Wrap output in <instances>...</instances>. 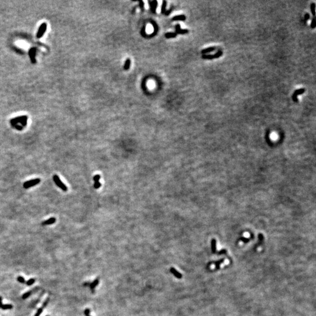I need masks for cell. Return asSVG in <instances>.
Segmentation results:
<instances>
[{"mask_svg": "<svg viewBox=\"0 0 316 316\" xmlns=\"http://www.w3.org/2000/svg\"><path fill=\"white\" fill-rule=\"evenodd\" d=\"M223 52L221 50H218L214 54H203L202 59L206 60H212L214 59L219 58L223 55Z\"/></svg>", "mask_w": 316, "mask_h": 316, "instance_id": "1", "label": "cell"}, {"mask_svg": "<svg viewBox=\"0 0 316 316\" xmlns=\"http://www.w3.org/2000/svg\"><path fill=\"white\" fill-rule=\"evenodd\" d=\"M53 180L54 182H55L56 184L63 191H67V186L65 184H63V183H62V182L60 180L59 177L58 175H54L53 176Z\"/></svg>", "mask_w": 316, "mask_h": 316, "instance_id": "2", "label": "cell"}, {"mask_svg": "<svg viewBox=\"0 0 316 316\" xmlns=\"http://www.w3.org/2000/svg\"><path fill=\"white\" fill-rule=\"evenodd\" d=\"M46 29H47V24L46 23H43L41 25L39 26V29H38L37 34H36V38L38 39H40L41 38L43 35H44L45 32L46 31Z\"/></svg>", "mask_w": 316, "mask_h": 316, "instance_id": "3", "label": "cell"}, {"mask_svg": "<svg viewBox=\"0 0 316 316\" xmlns=\"http://www.w3.org/2000/svg\"><path fill=\"white\" fill-rule=\"evenodd\" d=\"M26 119H28V117L26 116V115H23V116L18 117L15 118H13V119H11L10 122L12 126H14L15 125L18 124V123L21 124L23 121L26 120Z\"/></svg>", "mask_w": 316, "mask_h": 316, "instance_id": "4", "label": "cell"}, {"mask_svg": "<svg viewBox=\"0 0 316 316\" xmlns=\"http://www.w3.org/2000/svg\"><path fill=\"white\" fill-rule=\"evenodd\" d=\"M40 182V180L39 179H33V180H31L27 181V182H25V183H24V187L25 189H28V188L32 187V186H35V185L38 184L39 182Z\"/></svg>", "mask_w": 316, "mask_h": 316, "instance_id": "5", "label": "cell"}, {"mask_svg": "<svg viewBox=\"0 0 316 316\" xmlns=\"http://www.w3.org/2000/svg\"><path fill=\"white\" fill-rule=\"evenodd\" d=\"M304 92H305V88H304L296 90L294 92L292 96V99L293 100V101L295 102V103H297V102L299 101V100H298V99H297V97L299 96V95H301L302 94H303Z\"/></svg>", "mask_w": 316, "mask_h": 316, "instance_id": "6", "label": "cell"}, {"mask_svg": "<svg viewBox=\"0 0 316 316\" xmlns=\"http://www.w3.org/2000/svg\"><path fill=\"white\" fill-rule=\"evenodd\" d=\"M29 56L31 62H32L33 64L36 63V58H35V56H36V49H35V48L32 47V48L30 49L29 50Z\"/></svg>", "mask_w": 316, "mask_h": 316, "instance_id": "7", "label": "cell"}, {"mask_svg": "<svg viewBox=\"0 0 316 316\" xmlns=\"http://www.w3.org/2000/svg\"><path fill=\"white\" fill-rule=\"evenodd\" d=\"M148 2H149L151 11L153 13H156V8H157V7L158 5V1H156V0H153V1H150L149 0V1H148Z\"/></svg>", "mask_w": 316, "mask_h": 316, "instance_id": "8", "label": "cell"}, {"mask_svg": "<svg viewBox=\"0 0 316 316\" xmlns=\"http://www.w3.org/2000/svg\"><path fill=\"white\" fill-rule=\"evenodd\" d=\"M175 31L177 34H180V35H185L189 33V30L187 29H181V26L180 24H176L175 26Z\"/></svg>", "mask_w": 316, "mask_h": 316, "instance_id": "9", "label": "cell"}, {"mask_svg": "<svg viewBox=\"0 0 316 316\" xmlns=\"http://www.w3.org/2000/svg\"><path fill=\"white\" fill-rule=\"evenodd\" d=\"M100 176L99 175H96L94 176V188L96 189H99L100 187V186H101V184L100 183Z\"/></svg>", "mask_w": 316, "mask_h": 316, "instance_id": "10", "label": "cell"}, {"mask_svg": "<svg viewBox=\"0 0 316 316\" xmlns=\"http://www.w3.org/2000/svg\"><path fill=\"white\" fill-rule=\"evenodd\" d=\"M217 49V46H211V47H208L207 48H205L201 50V53L203 54H206L207 53H211L212 52L215 51Z\"/></svg>", "mask_w": 316, "mask_h": 316, "instance_id": "11", "label": "cell"}, {"mask_svg": "<svg viewBox=\"0 0 316 316\" xmlns=\"http://www.w3.org/2000/svg\"><path fill=\"white\" fill-rule=\"evenodd\" d=\"M0 308L2 309V310H10L13 309V306L12 304H4L2 302V297L0 296Z\"/></svg>", "mask_w": 316, "mask_h": 316, "instance_id": "12", "label": "cell"}, {"mask_svg": "<svg viewBox=\"0 0 316 316\" xmlns=\"http://www.w3.org/2000/svg\"><path fill=\"white\" fill-rule=\"evenodd\" d=\"M186 17L184 15H179L172 18V21H186Z\"/></svg>", "mask_w": 316, "mask_h": 316, "instance_id": "13", "label": "cell"}, {"mask_svg": "<svg viewBox=\"0 0 316 316\" xmlns=\"http://www.w3.org/2000/svg\"><path fill=\"white\" fill-rule=\"evenodd\" d=\"M170 270H171V273H172L176 277H177V278L181 279L182 277V275L181 274V273H180L179 272L174 268H171V269H170Z\"/></svg>", "mask_w": 316, "mask_h": 316, "instance_id": "14", "label": "cell"}, {"mask_svg": "<svg viewBox=\"0 0 316 316\" xmlns=\"http://www.w3.org/2000/svg\"><path fill=\"white\" fill-rule=\"evenodd\" d=\"M55 222H56V218H55L52 217V218H50L47 219V220L43 221V223H42V224L43 225H51V224H53V223H55Z\"/></svg>", "mask_w": 316, "mask_h": 316, "instance_id": "15", "label": "cell"}, {"mask_svg": "<svg viewBox=\"0 0 316 316\" xmlns=\"http://www.w3.org/2000/svg\"><path fill=\"white\" fill-rule=\"evenodd\" d=\"M131 59L129 58L126 59V60H125V63H124V69L125 70H128L129 69H130L131 67Z\"/></svg>", "mask_w": 316, "mask_h": 316, "instance_id": "16", "label": "cell"}, {"mask_svg": "<svg viewBox=\"0 0 316 316\" xmlns=\"http://www.w3.org/2000/svg\"><path fill=\"white\" fill-rule=\"evenodd\" d=\"M177 35H178V34L176 33V32H167V33L165 35V36L167 39H171V38H176Z\"/></svg>", "mask_w": 316, "mask_h": 316, "instance_id": "17", "label": "cell"}, {"mask_svg": "<svg viewBox=\"0 0 316 316\" xmlns=\"http://www.w3.org/2000/svg\"><path fill=\"white\" fill-rule=\"evenodd\" d=\"M166 7H167V1L165 0H163L161 6V13L162 14H164L165 12L166 11Z\"/></svg>", "mask_w": 316, "mask_h": 316, "instance_id": "18", "label": "cell"}, {"mask_svg": "<svg viewBox=\"0 0 316 316\" xmlns=\"http://www.w3.org/2000/svg\"><path fill=\"white\" fill-rule=\"evenodd\" d=\"M99 279H95L94 281L93 282H92V283H91V284H90L91 289H92V292H94V289H95V287H96L98 285V284H99Z\"/></svg>", "mask_w": 316, "mask_h": 316, "instance_id": "19", "label": "cell"}, {"mask_svg": "<svg viewBox=\"0 0 316 316\" xmlns=\"http://www.w3.org/2000/svg\"><path fill=\"white\" fill-rule=\"evenodd\" d=\"M310 9H311V12L312 13V14L313 15L314 17H315L316 15V4L315 3H312L310 5Z\"/></svg>", "mask_w": 316, "mask_h": 316, "instance_id": "20", "label": "cell"}, {"mask_svg": "<svg viewBox=\"0 0 316 316\" xmlns=\"http://www.w3.org/2000/svg\"><path fill=\"white\" fill-rule=\"evenodd\" d=\"M211 248L212 252L213 253H215L216 251V241L215 239H212L211 241Z\"/></svg>", "mask_w": 316, "mask_h": 316, "instance_id": "21", "label": "cell"}, {"mask_svg": "<svg viewBox=\"0 0 316 316\" xmlns=\"http://www.w3.org/2000/svg\"><path fill=\"white\" fill-rule=\"evenodd\" d=\"M139 8L141 9L142 12L144 11V9H145V4H144V2L142 0H140L139 1Z\"/></svg>", "mask_w": 316, "mask_h": 316, "instance_id": "22", "label": "cell"}, {"mask_svg": "<svg viewBox=\"0 0 316 316\" xmlns=\"http://www.w3.org/2000/svg\"><path fill=\"white\" fill-rule=\"evenodd\" d=\"M310 26H311V28H312V29H314V28H316V18L315 17H313V18L312 19Z\"/></svg>", "mask_w": 316, "mask_h": 316, "instance_id": "23", "label": "cell"}, {"mask_svg": "<svg viewBox=\"0 0 316 316\" xmlns=\"http://www.w3.org/2000/svg\"><path fill=\"white\" fill-rule=\"evenodd\" d=\"M31 293H32V291H28V292L25 293H24V295H23L22 297V299H27V298H28V297H29L30 296H31Z\"/></svg>", "mask_w": 316, "mask_h": 316, "instance_id": "24", "label": "cell"}, {"mask_svg": "<svg viewBox=\"0 0 316 316\" xmlns=\"http://www.w3.org/2000/svg\"><path fill=\"white\" fill-rule=\"evenodd\" d=\"M35 280L34 279H30L29 280H28V281L26 282V284L28 286H31L32 285V284H33V283H35Z\"/></svg>", "mask_w": 316, "mask_h": 316, "instance_id": "25", "label": "cell"}, {"mask_svg": "<svg viewBox=\"0 0 316 316\" xmlns=\"http://www.w3.org/2000/svg\"><path fill=\"white\" fill-rule=\"evenodd\" d=\"M17 280L19 282L21 283H25L26 282L25 279H24L23 277H22V276H18V277H17Z\"/></svg>", "mask_w": 316, "mask_h": 316, "instance_id": "26", "label": "cell"}, {"mask_svg": "<svg viewBox=\"0 0 316 316\" xmlns=\"http://www.w3.org/2000/svg\"><path fill=\"white\" fill-rule=\"evenodd\" d=\"M42 311H43V308H42V307L39 308V309L38 310L37 312H36V313L35 314V316H40V314H41Z\"/></svg>", "mask_w": 316, "mask_h": 316, "instance_id": "27", "label": "cell"}, {"mask_svg": "<svg viewBox=\"0 0 316 316\" xmlns=\"http://www.w3.org/2000/svg\"><path fill=\"white\" fill-rule=\"evenodd\" d=\"M90 313V310L89 309H86L85 310V311H84V314H85L86 316H89Z\"/></svg>", "mask_w": 316, "mask_h": 316, "instance_id": "28", "label": "cell"}, {"mask_svg": "<svg viewBox=\"0 0 316 316\" xmlns=\"http://www.w3.org/2000/svg\"><path fill=\"white\" fill-rule=\"evenodd\" d=\"M310 19V15L309 13H306L304 15V20L305 21H308Z\"/></svg>", "mask_w": 316, "mask_h": 316, "instance_id": "29", "label": "cell"}, {"mask_svg": "<svg viewBox=\"0 0 316 316\" xmlns=\"http://www.w3.org/2000/svg\"><path fill=\"white\" fill-rule=\"evenodd\" d=\"M171 11H172V8H171L169 9V10H168V11H167V10H166V11L165 12V13L164 14L166 16H168L170 14V13H171Z\"/></svg>", "mask_w": 316, "mask_h": 316, "instance_id": "30", "label": "cell"}, {"mask_svg": "<svg viewBox=\"0 0 316 316\" xmlns=\"http://www.w3.org/2000/svg\"><path fill=\"white\" fill-rule=\"evenodd\" d=\"M14 126L16 129H18V130H22V129H23V126H22L21 125H18V124H17L15 125Z\"/></svg>", "mask_w": 316, "mask_h": 316, "instance_id": "31", "label": "cell"}, {"mask_svg": "<svg viewBox=\"0 0 316 316\" xmlns=\"http://www.w3.org/2000/svg\"><path fill=\"white\" fill-rule=\"evenodd\" d=\"M49 300V299H47V300H46L45 301V302L44 303H43V306H42V308H44V307H46V305H47V303H48Z\"/></svg>", "mask_w": 316, "mask_h": 316, "instance_id": "32", "label": "cell"}, {"mask_svg": "<svg viewBox=\"0 0 316 316\" xmlns=\"http://www.w3.org/2000/svg\"><path fill=\"white\" fill-rule=\"evenodd\" d=\"M135 9H136V7H134V8H133V10H132V13H134L135 12Z\"/></svg>", "mask_w": 316, "mask_h": 316, "instance_id": "33", "label": "cell"}, {"mask_svg": "<svg viewBox=\"0 0 316 316\" xmlns=\"http://www.w3.org/2000/svg\"></svg>", "mask_w": 316, "mask_h": 316, "instance_id": "34", "label": "cell"}, {"mask_svg": "<svg viewBox=\"0 0 316 316\" xmlns=\"http://www.w3.org/2000/svg\"></svg>", "mask_w": 316, "mask_h": 316, "instance_id": "35", "label": "cell"}]
</instances>
